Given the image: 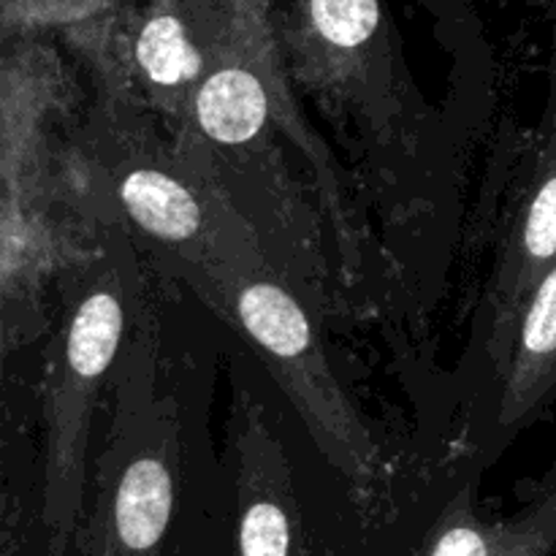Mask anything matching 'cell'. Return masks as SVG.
I'll use <instances>...</instances> for the list:
<instances>
[{
	"mask_svg": "<svg viewBox=\"0 0 556 556\" xmlns=\"http://www.w3.org/2000/svg\"><path fill=\"white\" fill-rule=\"evenodd\" d=\"M193 291L210 302L248 340L286 400L302 413L309 438L342 451L348 459L364 448L367 429L342 396L307 309L264 266L261 255L201 269H182Z\"/></svg>",
	"mask_w": 556,
	"mask_h": 556,
	"instance_id": "6da1fadb",
	"label": "cell"
},
{
	"mask_svg": "<svg viewBox=\"0 0 556 556\" xmlns=\"http://www.w3.org/2000/svg\"><path fill=\"white\" fill-rule=\"evenodd\" d=\"M136 65L147 87L161 101H172V106L190 101L195 85L210 68L185 22L172 11L144 22L136 38Z\"/></svg>",
	"mask_w": 556,
	"mask_h": 556,
	"instance_id": "277c9868",
	"label": "cell"
},
{
	"mask_svg": "<svg viewBox=\"0 0 556 556\" xmlns=\"http://www.w3.org/2000/svg\"><path fill=\"white\" fill-rule=\"evenodd\" d=\"M432 556H489L486 538L476 527H451L438 541Z\"/></svg>",
	"mask_w": 556,
	"mask_h": 556,
	"instance_id": "52a82bcc",
	"label": "cell"
},
{
	"mask_svg": "<svg viewBox=\"0 0 556 556\" xmlns=\"http://www.w3.org/2000/svg\"><path fill=\"white\" fill-rule=\"evenodd\" d=\"M309 14L326 41L351 49L378 27V0H309Z\"/></svg>",
	"mask_w": 556,
	"mask_h": 556,
	"instance_id": "5b68a950",
	"label": "cell"
},
{
	"mask_svg": "<svg viewBox=\"0 0 556 556\" xmlns=\"http://www.w3.org/2000/svg\"><path fill=\"white\" fill-rule=\"evenodd\" d=\"M269 87L244 63L206 68L190 98L193 128L223 150L250 147L269 125Z\"/></svg>",
	"mask_w": 556,
	"mask_h": 556,
	"instance_id": "3957f363",
	"label": "cell"
},
{
	"mask_svg": "<svg viewBox=\"0 0 556 556\" xmlns=\"http://www.w3.org/2000/svg\"><path fill=\"white\" fill-rule=\"evenodd\" d=\"M242 556H288L291 548V525L280 503L255 497L248 505L239 525Z\"/></svg>",
	"mask_w": 556,
	"mask_h": 556,
	"instance_id": "8992f818",
	"label": "cell"
},
{
	"mask_svg": "<svg viewBox=\"0 0 556 556\" xmlns=\"http://www.w3.org/2000/svg\"><path fill=\"white\" fill-rule=\"evenodd\" d=\"M117 206L174 271L258 255L250 228L206 188L204 177L161 155L117 161Z\"/></svg>",
	"mask_w": 556,
	"mask_h": 556,
	"instance_id": "7a4b0ae2",
	"label": "cell"
}]
</instances>
